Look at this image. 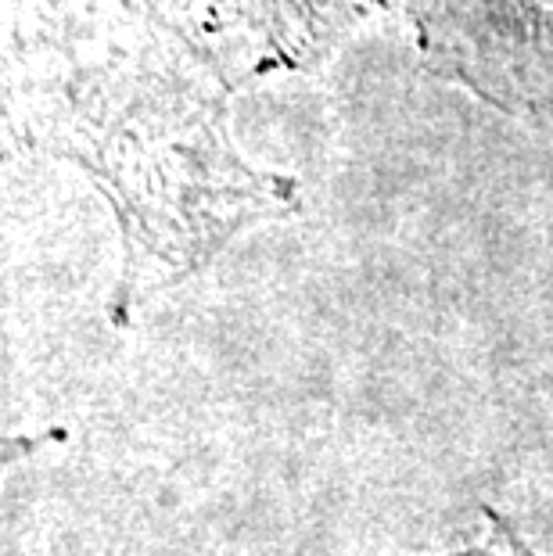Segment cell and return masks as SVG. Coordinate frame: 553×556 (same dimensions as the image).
<instances>
[{
	"label": "cell",
	"mask_w": 553,
	"mask_h": 556,
	"mask_svg": "<svg viewBox=\"0 0 553 556\" xmlns=\"http://www.w3.org/2000/svg\"><path fill=\"white\" fill-rule=\"evenodd\" d=\"M417 40L431 73L492 109L553 119V0H420Z\"/></svg>",
	"instance_id": "1"
},
{
	"label": "cell",
	"mask_w": 553,
	"mask_h": 556,
	"mask_svg": "<svg viewBox=\"0 0 553 556\" xmlns=\"http://www.w3.org/2000/svg\"><path fill=\"white\" fill-rule=\"evenodd\" d=\"M514 549H517V556H528V549L517 542V535H514ZM461 556H492V553H461Z\"/></svg>",
	"instance_id": "2"
}]
</instances>
